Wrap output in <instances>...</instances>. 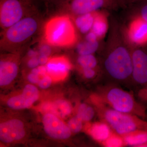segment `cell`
<instances>
[{"instance_id": "obj_9", "label": "cell", "mask_w": 147, "mask_h": 147, "mask_svg": "<svg viewBox=\"0 0 147 147\" xmlns=\"http://www.w3.org/2000/svg\"><path fill=\"white\" fill-rule=\"evenodd\" d=\"M26 134L24 123L21 120L11 118L0 124V140L5 144L21 141Z\"/></svg>"}, {"instance_id": "obj_22", "label": "cell", "mask_w": 147, "mask_h": 147, "mask_svg": "<svg viewBox=\"0 0 147 147\" xmlns=\"http://www.w3.org/2000/svg\"><path fill=\"white\" fill-rule=\"evenodd\" d=\"M77 61L81 68H95L97 65V60L92 54L80 55Z\"/></svg>"}, {"instance_id": "obj_19", "label": "cell", "mask_w": 147, "mask_h": 147, "mask_svg": "<svg viewBox=\"0 0 147 147\" xmlns=\"http://www.w3.org/2000/svg\"><path fill=\"white\" fill-rule=\"evenodd\" d=\"M96 12V11L76 16L74 24L81 33L86 34L91 30Z\"/></svg>"}, {"instance_id": "obj_30", "label": "cell", "mask_w": 147, "mask_h": 147, "mask_svg": "<svg viewBox=\"0 0 147 147\" xmlns=\"http://www.w3.org/2000/svg\"><path fill=\"white\" fill-rule=\"evenodd\" d=\"M40 1H43L45 2L56 5L60 7L67 2L69 0H40Z\"/></svg>"}, {"instance_id": "obj_15", "label": "cell", "mask_w": 147, "mask_h": 147, "mask_svg": "<svg viewBox=\"0 0 147 147\" xmlns=\"http://www.w3.org/2000/svg\"><path fill=\"white\" fill-rule=\"evenodd\" d=\"M41 109L45 113H52L61 119L67 117L72 111L71 104L65 100H58L55 102L44 103Z\"/></svg>"}, {"instance_id": "obj_7", "label": "cell", "mask_w": 147, "mask_h": 147, "mask_svg": "<svg viewBox=\"0 0 147 147\" xmlns=\"http://www.w3.org/2000/svg\"><path fill=\"white\" fill-rule=\"evenodd\" d=\"M116 4V0H69L60 7L66 13L77 16L98 11L102 7H111Z\"/></svg>"}, {"instance_id": "obj_34", "label": "cell", "mask_w": 147, "mask_h": 147, "mask_svg": "<svg viewBox=\"0 0 147 147\" xmlns=\"http://www.w3.org/2000/svg\"><path fill=\"white\" fill-rule=\"evenodd\" d=\"M38 53H37L34 50H30L28 53V56L30 58L34 57H37Z\"/></svg>"}, {"instance_id": "obj_2", "label": "cell", "mask_w": 147, "mask_h": 147, "mask_svg": "<svg viewBox=\"0 0 147 147\" xmlns=\"http://www.w3.org/2000/svg\"><path fill=\"white\" fill-rule=\"evenodd\" d=\"M43 36L45 42L56 47H72L78 40L75 26L68 14L57 15L46 21Z\"/></svg>"}, {"instance_id": "obj_21", "label": "cell", "mask_w": 147, "mask_h": 147, "mask_svg": "<svg viewBox=\"0 0 147 147\" xmlns=\"http://www.w3.org/2000/svg\"><path fill=\"white\" fill-rule=\"evenodd\" d=\"M98 47V41L92 42L86 40L79 44L77 51L80 55H91L97 50Z\"/></svg>"}, {"instance_id": "obj_16", "label": "cell", "mask_w": 147, "mask_h": 147, "mask_svg": "<svg viewBox=\"0 0 147 147\" xmlns=\"http://www.w3.org/2000/svg\"><path fill=\"white\" fill-rule=\"evenodd\" d=\"M87 132L94 140L103 143L112 134L110 127L106 123L96 122L88 126Z\"/></svg>"}, {"instance_id": "obj_36", "label": "cell", "mask_w": 147, "mask_h": 147, "mask_svg": "<svg viewBox=\"0 0 147 147\" xmlns=\"http://www.w3.org/2000/svg\"><path fill=\"white\" fill-rule=\"evenodd\" d=\"M130 1H137V0H130Z\"/></svg>"}, {"instance_id": "obj_20", "label": "cell", "mask_w": 147, "mask_h": 147, "mask_svg": "<svg viewBox=\"0 0 147 147\" xmlns=\"http://www.w3.org/2000/svg\"><path fill=\"white\" fill-rule=\"evenodd\" d=\"M93 108L86 103H82L79 105L77 111L76 115L80 118L83 122H89L91 120L94 115Z\"/></svg>"}, {"instance_id": "obj_25", "label": "cell", "mask_w": 147, "mask_h": 147, "mask_svg": "<svg viewBox=\"0 0 147 147\" xmlns=\"http://www.w3.org/2000/svg\"><path fill=\"white\" fill-rule=\"evenodd\" d=\"M40 75L37 67L32 69L30 72L28 74L27 76L28 81L31 84H38L40 80Z\"/></svg>"}, {"instance_id": "obj_33", "label": "cell", "mask_w": 147, "mask_h": 147, "mask_svg": "<svg viewBox=\"0 0 147 147\" xmlns=\"http://www.w3.org/2000/svg\"><path fill=\"white\" fill-rule=\"evenodd\" d=\"M49 58L46 56L39 55L38 57V61L40 65H44L47 63Z\"/></svg>"}, {"instance_id": "obj_10", "label": "cell", "mask_w": 147, "mask_h": 147, "mask_svg": "<svg viewBox=\"0 0 147 147\" xmlns=\"http://www.w3.org/2000/svg\"><path fill=\"white\" fill-rule=\"evenodd\" d=\"M19 53L2 55L0 61V86L5 87L11 84L19 71Z\"/></svg>"}, {"instance_id": "obj_29", "label": "cell", "mask_w": 147, "mask_h": 147, "mask_svg": "<svg viewBox=\"0 0 147 147\" xmlns=\"http://www.w3.org/2000/svg\"><path fill=\"white\" fill-rule=\"evenodd\" d=\"M39 65L40 64L38 61V57H37L30 58L27 62V65L30 68H36L38 67Z\"/></svg>"}, {"instance_id": "obj_3", "label": "cell", "mask_w": 147, "mask_h": 147, "mask_svg": "<svg viewBox=\"0 0 147 147\" xmlns=\"http://www.w3.org/2000/svg\"><path fill=\"white\" fill-rule=\"evenodd\" d=\"M98 102L100 115L116 134L123 137L137 130H147L146 122L131 114L119 112L111 108H106L100 100Z\"/></svg>"}, {"instance_id": "obj_31", "label": "cell", "mask_w": 147, "mask_h": 147, "mask_svg": "<svg viewBox=\"0 0 147 147\" xmlns=\"http://www.w3.org/2000/svg\"><path fill=\"white\" fill-rule=\"evenodd\" d=\"M86 39L87 40L90 42H94L98 41V39L96 35L93 32L90 31L87 34Z\"/></svg>"}, {"instance_id": "obj_6", "label": "cell", "mask_w": 147, "mask_h": 147, "mask_svg": "<svg viewBox=\"0 0 147 147\" xmlns=\"http://www.w3.org/2000/svg\"><path fill=\"white\" fill-rule=\"evenodd\" d=\"M102 99L110 108L119 112L146 116L144 108L137 103L130 94L119 88L109 89L104 92Z\"/></svg>"}, {"instance_id": "obj_32", "label": "cell", "mask_w": 147, "mask_h": 147, "mask_svg": "<svg viewBox=\"0 0 147 147\" xmlns=\"http://www.w3.org/2000/svg\"><path fill=\"white\" fill-rule=\"evenodd\" d=\"M140 16L147 22V3L142 5L140 10Z\"/></svg>"}, {"instance_id": "obj_18", "label": "cell", "mask_w": 147, "mask_h": 147, "mask_svg": "<svg viewBox=\"0 0 147 147\" xmlns=\"http://www.w3.org/2000/svg\"><path fill=\"white\" fill-rule=\"evenodd\" d=\"M108 29V20L102 11H96L91 30L96 35L98 39L105 36Z\"/></svg>"}, {"instance_id": "obj_12", "label": "cell", "mask_w": 147, "mask_h": 147, "mask_svg": "<svg viewBox=\"0 0 147 147\" xmlns=\"http://www.w3.org/2000/svg\"><path fill=\"white\" fill-rule=\"evenodd\" d=\"M47 73L53 81L63 80L68 75L71 69V63L64 56H57L49 58L45 64Z\"/></svg>"}, {"instance_id": "obj_35", "label": "cell", "mask_w": 147, "mask_h": 147, "mask_svg": "<svg viewBox=\"0 0 147 147\" xmlns=\"http://www.w3.org/2000/svg\"><path fill=\"white\" fill-rule=\"evenodd\" d=\"M142 97L144 100H147V88L143 90L142 93Z\"/></svg>"}, {"instance_id": "obj_24", "label": "cell", "mask_w": 147, "mask_h": 147, "mask_svg": "<svg viewBox=\"0 0 147 147\" xmlns=\"http://www.w3.org/2000/svg\"><path fill=\"white\" fill-rule=\"evenodd\" d=\"M83 122V121L76 115L68 121L67 124L72 133H77L82 130Z\"/></svg>"}, {"instance_id": "obj_5", "label": "cell", "mask_w": 147, "mask_h": 147, "mask_svg": "<svg viewBox=\"0 0 147 147\" xmlns=\"http://www.w3.org/2000/svg\"><path fill=\"white\" fill-rule=\"evenodd\" d=\"M104 66L113 79L118 81L126 80L132 75L131 55L125 47H117L107 56Z\"/></svg>"}, {"instance_id": "obj_4", "label": "cell", "mask_w": 147, "mask_h": 147, "mask_svg": "<svg viewBox=\"0 0 147 147\" xmlns=\"http://www.w3.org/2000/svg\"><path fill=\"white\" fill-rule=\"evenodd\" d=\"M37 13L33 0H0V25L3 30Z\"/></svg>"}, {"instance_id": "obj_8", "label": "cell", "mask_w": 147, "mask_h": 147, "mask_svg": "<svg viewBox=\"0 0 147 147\" xmlns=\"http://www.w3.org/2000/svg\"><path fill=\"white\" fill-rule=\"evenodd\" d=\"M42 122L44 131L50 138L65 140L71 137L72 132L67 123L57 116L52 113H44Z\"/></svg>"}, {"instance_id": "obj_11", "label": "cell", "mask_w": 147, "mask_h": 147, "mask_svg": "<svg viewBox=\"0 0 147 147\" xmlns=\"http://www.w3.org/2000/svg\"><path fill=\"white\" fill-rule=\"evenodd\" d=\"M39 91L33 84L25 86L22 92L7 100L9 108L13 110H23L31 107L39 98Z\"/></svg>"}, {"instance_id": "obj_23", "label": "cell", "mask_w": 147, "mask_h": 147, "mask_svg": "<svg viewBox=\"0 0 147 147\" xmlns=\"http://www.w3.org/2000/svg\"><path fill=\"white\" fill-rule=\"evenodd\" d=\"M102 144L105 146L109 147H119L125 144L123 137L118 134L113 133Z\"/></svg>"}, {"instance_id": "obj_28", "label": "cell", "mask_w": 147, "mask_h": 147, "mask_svg": "<svg viewBox=\"0 0 147 147\" xmlns=\"http://www.w3.org/2000/svg\"><path fill=\"white\" fill-rule=\"evenodd\" d=\"M83 75L87 79L94 78L96 74L94 68H82Z\"/></svg>"}, {"instance_id": "obj_14", "label": "cell", "mask_w": 147, "mask_h": 147, "mask_svg": "<svg viewBox=\"0 0 147 147\" xmlns=\"http://www.w3.org/2000/svg\"><path fill=\"white\" fill-rule=\"evenodd\" d=\"M132 62V76L136 83L139 84L147 83V54L143 50H134L131 54Z\"/></svg>"}, {"instance_id": "obj_27", "label": "cell", "mask_w": 147, "mask_h": 147, "mask_svg": "<svg viewBox=\"0 0 147 147\" xmlns=\"http://www.w3.org/2000/svg\"><path fill=\"white\" fill-rule=\"evenodd\" d=\"M50 46H52L47 44L46 42L40 45L39 49L40 55L46 56L49 57L52 53V50Z\"/></svg>"}, {"instance_id": "obj_26", "label": "cell", "mask_w": 147, "mask_h": 147, "mask_svg": "<svg viewBox=\"0 0 147 147\" xmlns=\"http://www.w3.org/2000/svg\"><path fill=\"white\" fill-rule=\"evenodd\" d=\"M53 79L48 74L41 77L38 83L40 88L42 89H46L51 86L53 82Z\"/></svg>"}, {"instance_id": "obj_1", "label": "cell", "mask_w": 147, "mask_h": 147, "mask_svg": "<svg viewBox=\"0 0 147 147\" xmlns=\"http://www.w3.org/2000/svg\"><path fill=\"white\" fill-rule=\"evenodd\" d=\"M42 21L37 13L21 19L1 34L0 47L10 53H19L22 47L38 32Z\"/></svg>"}, {"instance_id": "obj_13", "label": "cell", "mask_w": 147, "mask_h": 147, "mask_svg": "<svg viewBox=\"0 0 147 147\" xmlns=\"http://www.w3.org/2000/svg\"><path fill=\"white\" fill-rule=\"evenodd\" d=\"M127 36L132 44L144 45L147 44V22L140 16L134 18L127 29Z\"/></svg>"}, {"instance_id": "obj_17", "label": "cell", "mask_w": 147, "mask_h": 147, "mask_svg": "<svg viewBox=\"0 0 147 147\" xmlns=\"http://www.w3.org/2000/svg\"><path fill=\"white\" fill-rule=\"evenodd\" d=\"M122 137L125 145L143 147L147 144V130H137L124 135Z\"/></svg>"}]
</instances>
